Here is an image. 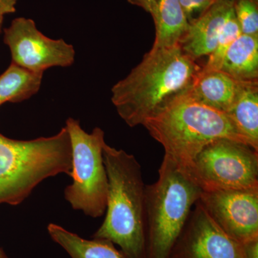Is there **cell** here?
Instances as JSON below:
<instances>
[{
    "label": "cell",
    "mask_w": 258,
    "mask_h": 258,
    "mask_svg": "<svg viewBox=\"0 0 258 258\" xmlns=\"http://www.w3.org/2000/svg\"><path fill=\"white\" fill-rule=\"evenodd\" d=\"M186 89L171 97L143 124L164 147V156L184 174H187L199 153L218 139L253 147L230 115L197 101Z\"/></svg>",
    "instance_id": "obj_1"
},
{
    "label": "cell",
    "mask_w": 258,
    "mask_h": 258,
    "mask_svg": "<svg viewBox=\"0 0 258 258\" xmlns=\"http://www.w3.org/2000/svg\"><path fill=\"white\" fill-rule=\"evenodd\" d=\"M202 68L180 46L150 50L111 89V101L127 125L144 121L171 97L189 88Z\"/></svg>",
    "instance_id": "obj_2"
},
{
    "label": "cell",
    "mask_w": 258,
    "mask_h": 258,
    "mask_svg": "<svg viewBox=\"0 0 258 258\" xmlns=\"http://www.w3.org/2000/svg\"><path fill=\"white\" fill-rule=\"evenodd\" d=\"M103 163L108 177L106 215L93 238L119 246L128 258H146L145 186L134 156L106 143Z\"/></svg>",
    "instance_id": "obj_3"
},
{
    "label": "cell",
    "mask_w": 258,
    "mask_h": 258,
    "mask_svg": "<svg viewBox=\"0 0 258 258\" xmlns=\"http://www.w3.org/2000/svg\"><path fill=\"white\" fill-rule=\"evenodd\" d=\"M72 149L64 126L56 135L30 141L0 134V204L19 205L47 178L71 176Z\"/></svg>",
    "instance_id": "obj_4"
},
{
    "label": "cell",
    "mask_w": 258,
    "mask_h": 258,
    "mask_svg": "<svg viewBox=\"0 0 258 258\" xmlns=\"http://www.w3.org/2000/svg\"><path fill=\"white\" fill-rule=\"evenodd\" d=\"M202 191L164 156L157 181L145 186L146 258H169Z\"/></svg>",
    "instance_id": "obj_5"
},
{
    "label": "cell",
    "mask_w": 258,
    "mask_h": 258,
    "mask_svg": "<svg viewBox=\"0 0 258 258\" xmlns=\"http://www.w3.org/2000/svg\"><path fill=\"white\" fill-rule=\"evenodd\" d=\"M72 149V171L74 182L66 188L64 198L76 210H81L88 216H103L106 210L108 177L103 149L104 132L95 128L91 134L85 132L79 120H66Z\"/></svg>",
    "instance_id": "obj_6"
},
{
    "label": "cell",
    "mask_w": 258,
    "mask_h": 258,
    "mask_svg": "<svg viewBox=\"0 0 258 258\" xmlns=\"http://www.w3.org/2000/svg\"><path fill=\"white\" fill-rule=\"evenodd\" d=\"M186 176L203 191L258 189V150L218 139L199 153Z\"/></svg>",
    "instance_id": "obj_7"
},
{
    "label": "cell",
    "mask_w": 258,
    "mask_h": 258,
    "mask_svg": "<svg viewBox=\"0 0 258 258\" xmlns=\"http://www.w3.org/2000/svg\"><path fill=\"white\" fill-rule=\"evenodd\" d=\"M4 41L9 47L13 62L33 73L43 74L52 67L74 64L76 51L62 39L44 35L31 19L19 18L5 30Z\"/></svg>",
    "instance_id": "obj_8"
},
{
    "label": "cell",
    "mask_w": 258,
    "mask_h": 258,
    "mask_svg": "<svg viewBox=\"0 0 258 258\" xmlns=\"http://www.w3.org/2000/svg\"><path fill=\"white\" fill-rule=\"evenodd\" d=\"M198 203L234 240L244 244L258 238V189L203 191Z\"/></svg>",
    "instance_id": "obj_9"
},
{
    "label": "cell",
    "mask_w": 258,
    "mask_h": 258,
    "mask_svg": "<svg viewBox=\"0 0 258 258\" xmlns=\"http://www.w3.org/2000/svg\"><path fill=\"white\" fill-rule=\"evenodd\" d=\"M169 258H246L242 244L227 235L195 204Z\"/></svg>",
    "instance_id": "obj_10"
},
{
    "label": "cell",
    "mask_w": 258,
    "mask_h": 258,
    "mask_svg": "<svg viewBox=\"0 0 258 258\" xmlns=\"http://www.w3.org/2000/svg\"><path fill=\"white\" fill-rule=\"evenodd\" d=\"M235 0H217L192 21L180 42L185 53L197 59L210 55L216 47L224 25L234 12Z\"/></svg>",
    "instance_id": "obj_11"
},
{
    "label": "cell",
    "mask_w": 258,
    "mask_h": 258,
    "mask_svg": "<svg viewBox=\"0 0 258 258\" xmlns=\"http://www.w3.org/2000/svg\"><path fill=\"white\" fill-rule=\"evenodd\" d=\"M255 82L236 79L221 70L201 69L186 91L200 103L227 113L246 88Z\"/></svg>",
    "instance_id": "obj_12"
},
{
    "label": "cell",
    "mask_w": 258,
    "mask_h": 258,
    "mask_svg": "<svg viewBox=\"0 0 258 258\" xmlns=\"http://www.w3.org/2000/svg\"><path fill=\"white\" fill-rule=\"evenodd\" d=\"M156 27V36L152 50L179 46L189 26L179 0H157L152 15Z\"/></svg>",
    "instance_id": "obj_13"
},
{
    "label": "cell",
    "mask_w": 258,
    "mask_h": 258,
    "mask_svg": "<svg viewBox=\"0 0 258 258\" xmlns=\"http://www.w3.org/2000/svg\"><path fill=\"white\" fill-rule=\"evenodd\" d=\"M221 71L243 81H257L258 35L241 34L224 57Z\"/></svg>",
    "instance_id": "obj_14"
},
{
    "label": "cell",
    "mask_w": 258,
    "mask_h": 258,
    "mask_svg": "<svg viewBox=\"0 0 258 258\" xmlns=\"http://www.w3.org/2000/svg\"><path fill=\"white\" fill-rule=\"evenodd\" d=\"M49 235L72 258H128L106 240H86L55 224L47 227Z\"/></svg>",
    "instance_id": "obj_15"
},
{
    "label": "cell",
    "mask_w": 258,
    "mask_h": 258,
    "mask_svg": "<svg viewBox=\"0 0 258 258\" xmlns=\"http://www.w3.org/2000/svg\"><path fill=\"white\" fill-rule=\"evenodd\" d=\"M43 74L33 73L13 62L0 76V106L31 98L41 87Z\"/></svg>",
    "instance_id": "obj_16"
},
{
    "label": "cell",
    "mask_w": 258,
    "mask_h": 258,
    "mask_svg": "<svg viewBox=\"0 0 258 258\" xmlns=\"http://www.w3.org/2000/svg\"><path fill=\"white\" fill-rule=\"evenodd\" d=\"M227 114L249 139L254 149L258 150V82L246 88Z\"/></svg>",
    "instance_id": "obj_17"
},
{
    "label": "cell",
    "mask_w": 258,
    "mask_h": 258,
    "mask_svg": "<svg viewBox=\"0 0 258 258\" xmlns=\"http://www.w3.org/2000/svg\"><path fill=\"white\" fill-rule=\"evenodd\" d=\"M241 34L240 25L236 19L235 12H233L222 28L215 50L209 55L208 62L202 69L204 71L221 69L227 50Z\"/></svg>",
    "instance_id": "obj_18"
},
{
    "label": "cell",
    "mask_w": 258,
    "mask_h": 258,
    "mask_svg": "<svg viewBox=\"0 0 258 258\" xmlns=\"http://www.w3.org/2000/svg\"><path fill=\"white\" fill-rule=\"evenodd\" d=\"M234 12L242 34L258 35V0H235Z\"/></svg>",
    "instance_id": "obj_19"
},
{
    "label": "cell",
    "mask_w": 258,
    "mask_h": 258,
    "mask_svg": "<svg viewBox=\"0 0 258 258\" xmlns=\"http://www.w3.org/2000/svg\"><path fill=\"white\" fill-rule=\"evenodd\" d=\"M215 0H179L180 4L184 10L186 18L189 23L194 20V16L196 14H203L205 10L208 9Z\"/></svg>",
    "instance_id": "obj_20"
},
{
    "label": "cell",
    "mask_w": 258,
    "mask_h": 258,
    "mask_svg": "<svg viewBox=\"0 0 258 258\" xmlns=\"http://www.w3.org/2000/svg\"><path fill=\"white\" fill-rule=\"evenodd\" d=\"M130 4L142 8L151 15L154 13L157 0H127Z\"/></svg>",
    "instance_id": "obj_21"
},
{
    "label": "cell",
    "mask_w": 258,
    "mask_h": 258,
    "mask_svg": "<svg viewBox=\"0 0 258 258\" xmlns=\"http://www.w3.org/2000/svg\"><path fill=\"white\" fill-rule=\"evenodd\" d=\"M242 246L246 258H258V238L248 241Z\"/></svg>",
    "instance_id": "obj_22"
},
{
    "label": "cell",
    "mask_w": 258,
    "mask_h": 258,
    "mask_svg": "<svg viewBox=\"0 0 258 258\" xmlns=\"http://www.w3.org/2000/svg\"><path fill=\"white\" fill-rule=\"evenodd\" d=\"M18 0H0V19L5 15L15 13Z\"/></svg>",
    "instance_id": "obj_23"
},
{
    "label": "cell",
    "mask_w": 258,
    "mask_h": 258,
    "mask_svg": "<svg viewBox=\"0 0 258 258\" xmlns=\"http://www.w3.org/2000/svg\"><path fill=\"white\" fill-rule=\"evenodd\" d=\"M0 258H9L2 248H0Z\"/></svg>",
    "instance_id": "obj_24"
},
{
    "label": "cell",
    "mask_w": 258,
    "mask_h": 258,
    "mask_svg": "<svg viewBox=\"0 0 258 258\" xmlns=\"http://www.w3.org/2000/svg\"><path fill=\"white\" fill-rule=\"evenodd\" d=\"M3 19H0V30H1L2 25H3Z\"/></svg>",
    "instance_id": "obj_25"
},
{
    "label": "cell",
    "mask_w": 258,
    "mask_h": 258,
    "mask_svg": "<svg viewBox=\"0 0 258 258\" xmlns=\"http://www.w3.org/2000/svg\"><path fill=\"white\" fill-rule=\"evenodd\" d=\"M215 1H217V0H215Z\"/></svg>",
    "instance_id": "obj_26"
}]
</instances>
